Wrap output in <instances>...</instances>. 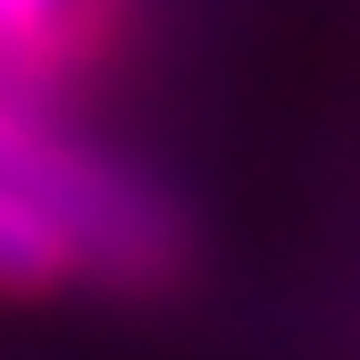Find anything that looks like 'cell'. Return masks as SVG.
Wrapping results in <instances>:
<instances>
[{"instance_id":"6da1fadb","label":"cell","mask_w":360,"mask_h":360,"mask_svg":"<svg viewBox=\"0 0 360 360\" xmlns=\"http://www.w3.org/2000/svg\"><path fill=\"white\" fill-rule=\"evenodd\" d=\"M0 176L59 218V235L76 243L92 285H117V293L176 285L184 210L160 193V176H143L134 160H117L92 134H76L51 101L0 92Z\"/></svg>"},{"instance_id":"7a4b0ae2","label":"cell","mask_w":360,"mask_h":360,"mask_svg":"<svg viewBox=\"0 0 360 360\" xmlns=\"http://www.w3.org/2000/svg\"><path fill=\"white\" fill-rule=\"evenodd\" d=\"M109 42V0H0V92L59 101Z\"/></svg>"},{"instance_id":"3957f363","label":"cell","mask_w":360,"mask_h":360,"mask_svg":"<svg viewBox=\"0 0 360 360\" xmlns=\"http://www.w3.org/2000/svg\"><path fill=\"white\" fill-rule=\"evenodd\" d=\"M76 276H84V260H76V243L59 235V218L0 176V293L34 302V293H59V285H76Z\"/></svg>"}]
</instances>
